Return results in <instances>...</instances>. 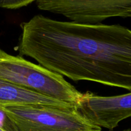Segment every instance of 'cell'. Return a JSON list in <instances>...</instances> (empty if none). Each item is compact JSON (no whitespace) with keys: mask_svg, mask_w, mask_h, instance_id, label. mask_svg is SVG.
<instances>
[{"mask_svg":"<svg viewBox=\"0 0 131 131\" xmlns=\"http://www.w3.org/2000/svg\"><path fill=\"white\" fill-rule=\"evenodd\" d=\"M16 51L74 81L131 92V29L120 24L61 21L37 15L20 24Z\"/></svg>","mask_w":131,"mask_h":131,"instance_id":"6da1fadb","label":"cell"},{"mask_svg":"<svg viewBox=\"0 0 131 131\" xmlns=\"http://www.w3.org/2000/svg\"><path fill=\"white\" fill-rule=\"evenodd\" d=\"M0 79L78 107L83 93L63 76L0 49Z\"/></svg>","mask_w":131,"mask_h":131,"instance_id":"7a4b0ae2","label":"cell"},{"mask_svg":"<svg viewBox=\"0 0 131 131\" xmlns=\"http://www.w3.org/2000/svg\"><path fill=\"white\" fill-rule=\"evenodd\" d=\"M12 131H101L78 107L33 104H0Z\"/></svg>","mask_w":131,"mask_h":131,"instance_id":"3957f363","label":"cell"},{"mask_svg":"<svg viewBox=\"0 0 131 131\" xmlns=\"http://www.w3.org/2000/svg\"><path fill=\"white\" fill-rule=\"evenodd\" d=\"M36 3L40 10L81 24H101L116 17H131V0H37Z\"/></svg>","mask_w":131,"mask_h":131,"instance_id":"277c9868","label":"cell"},{"mask_svg":"<svg viewBox=\"0 0 131 131\" xmlns=\"http://www.w3.org/2000/svg\"><path fill=\"white\" fill-rule=\"evenodd\" d=\"M78 109L93 124L113 130L122 121L131 117V92L100 96L87 92L83 93Z\"/></svg>","mask_w":131,"mask_h":131,"instance_id":"5b68a950","label":"cell"},{"mask_svg":"<svg viewBox=\"0 0 131 131\" xmlns=\"http://www.w3.org/2000/svg\"><path fill=\"white\" fill-rule=\"evenodd\" d=\"M0 104L43 105L63 108L76 107L22 88L1 79H0Z\"/></svg>","mask_w":131,"mask_h":131,"instance_id":"8992f818","label":"cell"},{"mask_svg":"<svg viewBox=\"0 0 131 131\" xmlns=\"http://www.w3.org/2000/svg\"><path fill=\"white\" fill-rule=\"evenodd\" d=\"M37 0H0V8L6 9H18L28 6Z\"/></svg>","mask_w":131,"mask_h":131,"instance_id":"52a82bcc","label":"cell"},{"mask_svg":"<svg viewBox=\"0 0 131 131\" xmlns=\"http://www.w3.org/2000/svg\"><path fill=\"white\" fill-rule=\"evenodd\" d=\"M110 131H113V130H110ZM121 131H131L130 129H124V130H121Z\"/></svg>","mask_w":131,"mask_h":131,"instance_id":"ba28073f","label":"cell"},{"mask_svg":"<svg viewBox=\"0 0 131 131\" xmlns=\"http://www.w3.org/2000/svg\"><path fill=\"white\" fill-rule=\"evenodd\" d=\"M0 131H5L4 130H3L2 129H1V128H0Z\"/></svg>","mask_w":131,"mask_h":131,"instance_id":"9c48e42d","label":"cell"}]
</instances>
